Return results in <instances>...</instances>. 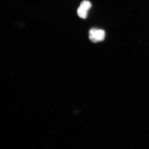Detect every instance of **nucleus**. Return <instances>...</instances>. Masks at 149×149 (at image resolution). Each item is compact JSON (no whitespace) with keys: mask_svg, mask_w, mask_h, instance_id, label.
Wrapping results in <instances>:
<instances>
[{"mask_svg":"<svg viewBox=\"0 0 149 149\" xmlns=\"http://www.w3.org/2000/svg\"><path fill=\"white\" fill-rule=\"evenodd\" d=\"M91 3L89 1H83L81 3L80 6L77 9L78 16L82 18H86L87 17L88 10L91 8Z\"/></svg>","mask_w":149,"mask_h":149,"instance_id":"2","label":"nucleus"},{"mask_svg":"<svg viewBox=\"0 0 149 149\" xmlns=\"http://www.w3.org/2000/svg\"><path fill=\"white\" fill-rule=\"evenodd\" d=\"M89 39L94 43L101 42L105 38V32L103 30L93 28L89 31Z\"/></svg>","mask_w":149,"mask_h":149,"instance_id":"1","label":"nucleus"}]
</instances>
